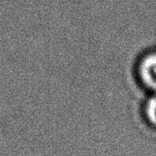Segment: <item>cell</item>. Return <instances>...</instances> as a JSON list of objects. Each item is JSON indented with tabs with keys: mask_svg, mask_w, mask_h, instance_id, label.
Segmentation results:
<instances>
[{
	"mask_svg": "<svg viewBox=\"0 0 156 156\" xmlns=\"http://www.w3.org/2000/svg\"><path fill=\"white\" fill-rule=\"evenodd\" d=\"M139 73L142 83L156 93V54L148 56L142 61Z\"/></svg>",
	"mask_w": 156,
	"mask_h": 156,
	"instance_id": "obj_1",
	"label": "cell"
},
{
	"mask_svg": "<svg viewBox=\"0 0 156 156\" xmlns=\"http://www.w3.org/2000/svg\"><path fill=\"white\" fill-rule=\"evenodd\" d=\"M143 116L147 126L156 130V93L146 101L143 108Z\"/></svg>",
	"mask_w": 156,
	"mask_h": 156,
	"instance_id": "obj_2",
	"label": "cell"
}]
</instances>
